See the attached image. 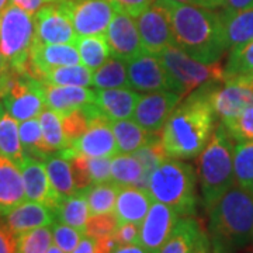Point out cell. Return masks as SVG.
Masks as SVG:
<instances>
[{"mask_svg":"<svg viewBox=\"0 0 253 253\" xmlns=\"http://www.w3.org/2000/svg\"><path fill=\"white\" fill-rule=\"evenodd\" d=\"M111 181L120 187L135 186L146 189L144 168L134 154H117L111 158Z\"/></svg>","mask_w":253,"mask_h":253,"instance_id":"4316f807","label":"cell"},{"mask_svg":"<svg viewBox=\"0 0 253 253\" xmlns=\"http://www.w3.org/2000/svg\"><path fill=\"white\" fill-rule=\"evenodd\" d=\"M179 218L180 214L174 208L154 201L139 225L138 244L142 245L151 253H158L170 236Z\"/></svg>","mask_w":253,"mask_h":253,"instance_id":"2e32d148","label":"cell"},{"mask_svg":"<svg viewBox=\"0 0 253 253\" xmlns=\"http://www.w3.org/2000/svg\"><path fill=\"white\" fill-rule=\"evenodd\" d=\"M134 155L138 158V161L142 163L145 186L148 189V183H149V177H151L152 172L161 163H163L169 158L166 151H165V148H163L161 134L155 135L148 144L141 146L138 151H135Z\"/></svg>","mask_w":253,"mask_h":253,"instance_id":"ab89813d","label":"cell"},{"mask_svg":"<svg viewBox=\"0 0 253 253\" xmlns=\"http://www.w3.org/2000/svg\"><path fill=\"white\" fill-rule=\"evenodd\" d=\"M208 86L189 93L168 118L161 138L169 158H194L208 144L217 120L208 100Z\"/></svg>","mask_w":253,"mask_h":253,"instance_id":"6da1fadb","label":"cell"},{"mask_svg":"<svg viewBox=\"0 0 253 253\" xmlns=\"http://www.w3.org/2000/svg\"><path fill=\"white\" fill-rule=\"evenodd\" d=\"M23 201H26V190L20 168L0 156V218Z\"/></svg>","mask_w":253,"mask_h":253,"instance_id":"603a6c76","label":"cell"},{"mask_svg":"<svg viewBox=\"0 0 253 253\" xmlns=\"http://www.w3.org/2000/svg\"><path fill=\"white\" fill-rule=\"evenodd\" d=\"M55 217L56 221L73 226L84 234V228L90 217V208L84 190H79L73 196L63 199L55 210Z\"/></svg>","mask_w":253,"mask_h":253,"instance_id":"f1b7e54d","label":"cell"},{"mask_svg":"<svg viewBox=\"0 0 253 253\" xmlns=\"http://www.w3.org/2000/svg\"><path fill=\"white\" fill-rule=\"evenodd\" d=\"M113 253H151L148 249H145L142 245L131 244V245H118Z\"/></svg>","mask_w":253,"mask_h":253,"instance_id":"6f0895ef","label":"cell"},{"mask_svg":"<svg viewBox=\"0 0 253 253\" xmlns=\"http://www.w3.org/2000/svg\"><path fill=\"white\" fill-rule=\"evenodd\" d=\"M235 184L253 196V142H238L234 152Z\"/></svg>","mask_w":253,"mask_h":253,"instance_id":"74e56055","label":"cell"},{"mask_svg":"<svg viewBox=\"0 0 253 253\" xmlns=\"http://www.w3.org/2000/svg\"><path fill=\"white\" fill-rule=\"evenodd\" d=\"M91 84L96 89H118L131 87L126 72V62L118 58H110L99 69L93 72Z\"/></svg>","mask_w":253,"mask_h":253,"instance_id":"e575fe53","label":"cell"},{"mask_svg":"<svg viewBox=\"0 0 253 253\" xmlns=\"http://www.w3.org/2000/svg\"><path fill=\"white\" fill-rule=\"evenodd\" d=\"M46 253H65V252H63L61 248H58L56 245H51V246H49V249L46 251Z\"/></svg>","mask_w":253,"mask_h":253,"instance_id":"680465c9","label":"cell"},{"mask_svg":"<svg viewBox=\"0 0 253 253\" xmlns=\"http://www.w3.org/2000/svg\"><path fill=\"white\" fill-rule=\"evenodd\" d=\"M44 163H45L51 186L54 187L61 199L73 196L78 191L69 159H66L59 152H55V154L48 155Z\"/></svg>","mask_w":253,"mask_h":253,"instance_id":"83f0119b","label":"cell"},{"mask_svg":"<svg viewBox=\"0 0 253 253\" xmlns=\"http://www.w3.org/2000/svg\"><path fill=\"white\" fill-rule=\"evenodd\" d=\"M0 103L18 123L37 118L46 107L45 84L31 73L16 72L3 66Z\"/></svg>","mask_w":253,"mask_h":253,"instance_id":"52a82bcc","label":"cell"},{"mask_svg":"<svg viewBox=\"0 0 253 253\" xmlns=\"http://www.w3.org/2000/svg\"><path fill=\"white\" fill-rule=\"evenodd\" d=\"M208 100L219 123H226L253 106V84L245 76L226 78L208 86Z\"/></svg>","mask_w":253,"mask_h":253,"instance_id":"9c48e42d","label":"cell"},{"mask_svg":"<svg viewBox=\"0 0 253 253\" xmlns=\"http://www.w3.org/2000/svg\"><path fill=\"white\" fill-rule=\"evenodd\" d=\"M126 72L129 86L134 90L142 93L170 90L186 97L179 83L165 69L156 55L148 52L138 55L136 58L126 62Z\"/></svg>","mask_w":253,"mask_h":253,"instance_id":"7c38bea8","label":"cell"},{"mask_svg":"<svg viewBox=\"0 0 253 253\" xmlns=\"http://www.w3.org/2000/svg\"><path fill=\"white\" fill-rule=\"evenodd\" d=\"M154 199L148 190L139 189L135 186L120 187L114 207V214L117 217L118 224L132 222L141 225Z\"/></svg>","mask_w":253,"mask_h":253,"instance_id":"7402d4cb","label":"cell"},{"mask_svg":"<svg viewBox=\"0 0 253 253\" xmlns=\"http://www.w3.org/2000/svg\"><path fill=\"white\" fill-rule=\"evenodd\" d=\"M79 63H82L81 55L75 44H41L34 41L30 68L31 75L38 79H41L44 73L54 68Z\"/></svg>","mask_w":253,"mask_h":253,"instance_id":"d6986e66","label":"cell"},{"mask_svg":"<svg viewBox=\"0 0 253 253\" xmlns=\"http://www.w3.org/2000/svg\"><path fill=\"white\" fill-rule=\"evenodd\" d=\"M174 1L201 6V7H207V9H218V7H222V4H224V0H174Z\"/></svg>","mask_w":253,"mask_h":253,"instance_id":"11a10c76","label":"cell"},{"mask_svg":"<svg viewBox=\"0 0 253 253\" xmlns=\"http://www.w3.org/2000/svg\"><path fill=\"white\" fill-rule=\"evenodd\" d=\"M34 41V14L10 1L0 13V51L3 66L16 72L31 73L30 58Z\"/></svg>","mask_w":253,"mask_h":253,"instance_id":"8992f818","label":"cell"},{"mask_svg":"<svg viewBox=\"0 0 253 253\" xmlns=\"http://www.w3.org/2000/svg\"><path fill=\"white\" fill-rule=\"evenodd\" d=\"M145 52L159 55L169 46L176 45L170 10L166 0H156L144 13L135 17Z\"/></svg>","mask_w":253,"mask_h":253,"instance_id":"8fae6325","label":"cell"},{"mask_svg":"<svg viewBox=\"0 0 253 253\" xmlns=\"http://www.w3.org/2000/svg\"><path fill=\"white\" fill-rule=\"evenodd\" d=\"M18 134H20L24 158H34L44 162L46 156L52 154V151L48 148V145L44 141L38 117L21 121V124L18 126Z\"/></svg>","mask_w":253,"mask_h":253,"instance_id":"1f68e13d","label":"cell"},{"mask_svg":"<svg viewBox=\"0 0 253 253\" xmlns=\"http://www.w3.org/2000/svg\"><path fill=\"white\" fill-rule=\"evenodd\" d=\"M0 253H16V238L0 222Z\"/></svg>","mask_w":253,"mask_h":253,"instance_id":"681fc988","label":"cell"},{"mask_svg":"<svg viewBox=\"0 0 253 253\" xmlns=\"http://www.w3.org/2000/svg\"><path fill=\"white\" fill-rule=\"evenodd\" d=\"M222 26L228 51L253 40V7L238 11H222Z\"/></svg>","mask_w":253,"mask_h":253,"instance_id":"d4e9b609","label":"cell"},{"mask_svg":"<svg viewBox=\"0 0 253 253\" xmlns=\"http://www.w3.org/2000/svg\"><path fill=\"white\" fill-rule=\"evenodd\" d=\"M76 48L81 55L82 65L96 71L111 56L109 42L106 36H87L79 37L76 41Z\"/></svg>","mask_w":253,"mask_h":253,"instance_id":"d6a6232c","label":"cell"},{"mask_svg":"<svg viewBox=\"0 0 253 253\" xmlns=\"http://www.w3.org/2000/svg\"><path fill=\"white\" fill-rule=\"evenodd\" d=\"M156 56L173 79L179 83L184 96L199 87L226 79L222 63L200 62L176 45L166 48Z\"/></svg>","mask_w":253,"mask_h":253,"instance_id":"ba28073f","label":"cell"},{"mask_svg":"<svg viewBox=\"0 0 253 253\" xmlns=\"http://www.w3.org/2000/svg\"><path fill=\"white\" fill-rule=\"evenodd\" d=\"M212 253H236L253 245V196L234 184L207 210Z\"/></svg>","mask_w":253,"mask_h":253,"instance_id":"3957f363","label":"cell"},{"mask_svg":"<svg viewBox=\"0 0 253 253\" xmlns=\"http://www.w3.org/2000/svg\"><path fill=\"white\" fill-rule=\"evenodd\" d=\"M45 84L54 86H84L89 87L93 82V71L84 65H69L59 66L45 72L41 79Z\"/></svg>","mask_w":253,"mask_h":253,"instance_id":"836d02e7","label":"cell"},{"mask_svg":"<svg viewBox=\"0 0 253 253\" xmlns=\"http://www.w3.org/2000/svg\"><path fill=\"white\" fill-rule=\"evenodd\" d=\"M36 41L41 44H75L78 34L59 0L48 3L34 14Z\"/></svg>","mask_w":253,"mask_h":253,"instance_id":"4fadbf2b","label":"cell"},{"mask_svg":"<svg viewBox=\"0 0 253 253\" xmlns=\"http://www.w3.org/2000/svg\"><path fill=\"white\" fill-rule=\"evenodd\" d=\"M16 238V253H46L52 245V229L40 226L31 231L21 232Z\"/></svg>","mask_w":253,"mask_h":253,"instance_id":"f35d334b","label":"cell"},{"mask_svg":"<svg viewBox=\"0 0 253 253\" xmlns=\"http://www.w3.org/2000/svg\"><path fill=\"white\" fill-rule=\"evenodd\" d=\"M83 236L84 234L73 226L62 224L59 221L58 222L55 221L52 224V238H54L55 245L61 248L65 253H72Z\"/></svg>","mask_w":253,"mask_h":253,"instance_id":"ee69618b","label":"cell"},{"mask_svg":"<svg viewBox=\"0 0 253 253\" xmlns=\"http://www.w3.org/2000/svg\"><path fill=\"white\" fill-rule=\"evenodd\" d=\"M3 72V56H1V51H0V76Z\"/></svg>","mask_w":253,"mask_h":253,"instance_id":"94428289","label":"cell"},{"mask_svg":"<svg viewBox=\"0 0 253 253\" xmlns=\"http://www.w3.org/2000/svg\"><path fill=\"white\" fill-rule=\"evenodd\" d=\"M87 168L93 184L111 181V158H89Z\"/></svg>","mask_w":253,"mask_h":253,"instance_id":"bcb514c9","label":"cell"},{"mask_svg":"<svg viewBox=\"0 0 253 253\" xmlns=\"http://www.w3.org/2000/svg\"><path fill=\"white\" fill-rule=\"evenodd\" d=\"M245 78H246V79H248V81L251 82V83H252V84H253V73H251V75H248V76H245Z\"/></svg>","mask_w":253,"mask_h":253,"instance_id":"6125c7cd","label":"cell"},{"mask_svg":"<svg viewBox=\"0 0 253 253\" xmlns=\"http://www.w3.org/2000/svg\"><path fill=\"white\" fill-rule=\"evenodd\" d=\"M10 1L14 3L18 7H21L23 10L28 11L30 14H36L42 6H45L48 3L58 1V0H10Z\"/></svg>","mask_w":253,"mask_h":253,"instance_id":"f907efd6","label":"cell"},{"mask_svg":"<svg viewBox=\"0 0 253 253\" xmlns=\"http://www.w3.org/2000/svg\"><path fill=\"white\" fill-rule=\"evenodd\" d=\"M56 217L52 208L37 201H23L1 217V222L13 235L31 231L40 226H52Z\"/></svg>","mask_w":253,"mask_h":253,"instance_id":"44dd1931","label":"cell"},{"mask_svg":"<svg viewBox=\"0 0 253 253\" xmlns=\"http://www.w3.org/2000/svg\"><path fill=\"white\" fill-rule=\"evenodd\" d=\"M118 226L117 217L114 212L90 215L84 228V235L90 236L93 239H100L104 236L113 235Z\"/></svg>","mask_w":253,"mask_h":253,"instance_id":"7bdbcfd3","label":"cell"},{"mask_svg":"<svg viewBox=\"0 0 253 253\" xmlns=\"http://www.w3.org/2000/svg\"><path fill=\"white\" fill-rule=\"evenodd\" d=\"M221 124L236 142H253V106L248 107L234 120Z\"/></svg>","mask_w":253,"mask_h":253,"instance_id":"b9f144b4","label":"cell"},{"mask_svg":"<svg viewBox=\"0 0 253 253\" xmlns=\"http://www.w3.org/2000/svg\"><path fill=\"white\" fill-rule=\"evenodd\" d=\"M61 154V152H59ZM63 155L66 159H69L71 162V168H72L73 179H75V184L76 189L86 190L93 184L89 173V168H87V156L84 155H76V154H61Z\"/></svg>","mask_w":253,"mask_h":253,"instance_id":"f6af8a7d","label":"cell"},{"mask_svg":"<svg viewBox=\"0 0 253 253\" xmlns=\"http://www.w3.org/2000/svg\"><path fill=\"white\" fill-rule=\"evenodd\" d=\"M224 71L226 78L248 76L253 73V40L229 51Z\"/></svg>","mask_w":253,"mask_h":253,"instance_id":"60d3db41","label":"cell"},{"mask_svg":"<svg viewBox=\"0 0 253 253\" xmlns=\"http://www.w3.org/2000/svg\"><path fill=\"white\" fill-rule=\"evenodd\" d=\"M111 128L116 136L118 154H134L141 146L146 145L155 135L146 131L135 120H118L111 121Z\"/></svg>","mask_w":253,"mask_h":253,"instance_id":"484cf974","label":"cell"},{"mask_svg":"<svg viewBox=\"0 0 253 253\" xmlns=\"http://www.w3.org/2000/svg\"><path fill=\"white\" fill-rule=\"evenodd\" d=\"M117 246H118V242L116 241L114 235L104 236V238L96 239L94 253H113Z\"/></svg>","mask_w":253,"mask_h":253,"instance_id":"f5cc1de1","label":"cell"},{"mask_svg":"<svg viewBox=\"0 0 253 253\" xmlns=\"http://www.w3.org/2000/svg\"><path fill=\"white\" fill-rule=\"evenodd\" d=\"M93 97L94 90L84 86L45 84L46 109L54 110L61 116L90 104L93 103Z\"/></svg>","mask_w":253,"mask_h":253,"instance_id":"cb8c5ba5","label":"cell"},{"mask_svg":"<svg viewBox=\"0 0 253 253\" xmlns=\"http://www.w3.org/2000/svg\"><path fill=\"white\" fill-rule=\"evenodd\" d=\"M118 191H120V186L113 181L91 184L89 189L84 190L90 208V215L114 212Z\"/></svg>","mask_w":253,"mask_h":253,"instance_id":"d590c367","label":"cell"},{"mask_svg":"<svg viewBox=\"0 0 253 253\" xmlns=\"http://www.w3.org/2000/svg\"><path fill=\"white\" fill-rule=\"evenodd\" d=\"M201 229L203 228L194 217L179 218L170 236L158 253H190Z\"/></svg>","mask_w":253,"mask_h":253,"instance_id":"f546056e","label":"cell"},{"mask_svg":"<svg viewBox=\"0 0 253 253\" xmlns=\"http://www.w3.org/2000/svg\"><path fill=\"white\" fill-rule=\"evenodd\" d=\"M183 96L170 90H159L139 96L134 120L149 132L161 134L168 118L180 104Z\"/></svg>","mask_w":253,"mask_h":253,"instance_id":"5bb4252c","label":"cell"},{"mask_svg":"<svg viewBox=\"0 0 253 253\" xmlns=\"http://www.w3.org/2000/svg\"><path fill=\"white\" fill-rule=\"evenodd\" d=\"M166 4L172 16L176 46L200 62H221L228 51L221 13L174 0H166Z\"/></svg>","mask_w":253,"mask_h":253,"instance_id":"7a4b0ae2","label":"cell"},{"mask_svg":"<svg viewBox=\"0 0 253 253\" xmlns=\"http://www.w3.org/2000/svg\"><path fill=\"white\" fill-rule=\"evenodd\" d=\"M139 91L131 87L96 89L93 104L100 114L109 121L128 120L134 116Z\"/></svg>","mask_w":253,"mask_h":253,"instance_id":"ffe728a7","label":"cell"},{"mask_svg":"<svg viewBox=\"0 0 253 253\" xmlns=\"http://www.w3.org/2000/svg\"><path fill=\"white\" fill-rule=\"evenodd\" d=\"M94 248H96V239L84 235L72 253H94Z\"/></svg>","mask_w":253,"mask_h":253,"instance_id":"9f6ffc18","label":"cell"},{"mask_svg":"<svg viewBox=\"0 0 253 253\" xmlns=\"http://www.w3.org/2000/svg\"><path fill=\"white\" fill-rule=\"evenodd\" d=\"M235 144L221 123L215 126L206 148L200 152L197 177L206 210L235 184Z\"/></svg>","mask_w":253,"mask_h":253,"instance_id":"277c9868","label":"cell"},{"mask_svg":"<svg viewBox=\"0 0 253 253\" xmlns=\"http://www.w3.org/2000/svg\"><path fill=\"white\" fill-rule=\"evenodd\" d=\"M61 154L84 155L89 158L116 156L118 154V148L111 128V121L101 116L94 118L86 132L75 139L69 148L61 151Z\"/></svg>","mask_w":253,"mask_h":253,"instance_id":"9a60e30c","label":"cell"},{"mask_svg":"<svg viewBox=\"0 0 253 253\" xmlns=\"http://www.w3.org/2000/svg\"><path fill=\"white\" fill-rule=\"evenodd\" d=\"M197 179L193 165L168 158L151 174L148 191L154 201L174 208L183 217H194L199 207Z\"/></svg>","mask_w":253,"mask_h":253,"instance_id":"5b68a950","label":"cell"},{"mask_svg":"<svg viewBox=\"0 0 253 253\" xmlns=\"http://www.w3.org/2000/svg\"><path fill=\"white\" fill-rule=\"evenodd\" d=\"M38 120L41 124L44 141L48 145V148L52 151V154L61 152L69 146V142L63 131L61 114H58L54 110L45 109L38 116Z\"/></svg>","mask_w":253,"mask_h":253,"instance_id":"8d00e7d4","label":"cell"},{"mask_svg":"<svg viewBox=\"0 0 253 253\" xmlns=\"http://www.w3.org/2000/svg\"><path fill=\"white\" fill-rule=\"evenodd\" d=\"M78 37L104 36L117 9L110 0H59Z\"/></svg>","mask_w":253,"mask_h":253,"instance_id":"30bf717a","label":"cell"},{"mask_svg":"<svg viewBox=\"0 0 253 253\" xmlns=\"http://www.w3.org/2000/svg\"><path fill=\"white\" fill-rule=\"evenodd\" d=\"M118 11H124L135 18L148 10L156 0H110Z\"/></svg>","mask_w":253,"mask_h":253,"instance_id":"7dc6e473","label":"cell"},{"mask_svg":"<svg viewBox=\"0 0 253 253\" xmlns=\"http://www.w3.org/2000/svg\"><path fill=\"white\" fill-rule=\"evenodd\" d=\"M253 7V0H224V11H238V10Z\"/></svg>","mask_w":253,"mask_h":253,"instance_id":"db71d44e","label":"cell"},{"mask_svg":"<svg viewBox=\"0 0 253 253\" xmlns=\"http://www.w3.org/2000/svg\"><path fill=\"white\" fill-rule=\"evenodd\" d=\"M9 4V0H0V13L4 10V7Z\"/></svg>","mask_w":253,"mask_h":253,"instance_id":"91938a15","label":"cell"},{"mask_svg":"<svg viewBox=\"0 0 253 253\" xmlns=\"http://www.w3.org/2000/svg\"><path fill=\"white\" fill-rule=\"evenodd\" d=\"M190 253H212L211 239H210L208 232H206L204 229H201L199 238H197V241H196V244H194Z\"/></svg>","mask_w":253,"mask_h":253,"instance_id":"816d5d0a","label":"cell"},{"mask_svg":"<svg viewBox=\"0 0 253 253\" xmlns=\"http://www.w3.org/2000/svg\"><path fill=\"white\" fill-rule=\"evenodd\" d=\"M118 245L138 244L139 241V225L132 222L118 224L116 232L113 234Z\"/></svg>","mask_w":253,"mask_h":253,"instance_id":"c3c4849f","label":"cell"},{"mask_svg":"<svg viewBox=\"0 0 253 253\" xmlns=\"http://www.w3.org/2000/svg\"><path fill=\"white\" fill-rule=\"evenodd\" d=\"M104 36L109 42L113 58L128 62L145 52L135 18L124 11L117 10Z\"/></svg>","mask_w":253,"mask_h":253,"instance_id":"e0dca14e","label":"cell"},{"mask_svg":"<svg viewBox=\"0 0 253 253\" xmlns=\"http://www.w3.org/2000/svg\"><path fill=\"white\" fill-rule=\"evenodd\" d=\"M20 170L24 181L26 199L41 203L55 211L63 199L58 196L51 186L45 163L34 158H24L20 165Z\"/></svg>","mask_w":253,"mask_h":253,"instance_id":"ac0fdd59","label":"cell"},{"mask_svg":"<svg viewBox=\"0 0 253 253\" xmlns=\"http://www.w3.org/2000/svg\"><path fill=\"white\" fill-rule=\"evenodd\" d=\"M0 156L20 165L24 161V152L20 141L17 121L10 116L0 103Z\"/></svg>","mask_w":253,"mask_h":253,"instance_id":"4dcf8cb0","label":"cell"}]
</instances>
